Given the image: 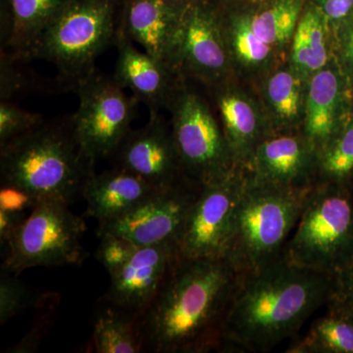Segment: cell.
I'll return each instance as SVG.
<instances>
[{
	"mask_svg": "<svg viewBox=\"0 0 353 353\" xmlns=\"http://www.w3.org/2000/svg\"><path fill=\"white\" fill-rule=\"evenodd\" d=\"M239 276L226 259L180 255L157 296L137 317L143 352L220 350Z\"/></svg>",
	"mask_w": 353,
	"mask_h": 353,
	"instance_id": "1",
	"label": "cell"
},
{
	"mask_svg": "<svg viewBox=\"0 0 353 353\" xmlns=\"http://www.w3.org/2000/svg\"><path fill=\"white\" fill-rule=\"evenodd\" d=\"M334 278L280 259L240 274L220 350L268 352L296 336L309 317L327 306Z\"/></svg>",
	"mask_w": 353,
	"mask_h": 353,
	"instance_id": "2",
	"label": "cell"
},
{
	"mask_svg": "<svg viewBox=\"0 0 353 353\" xmlns=\"http://www.w3.org/2000/svg\"><path fill=\"white\" fill-rule=\"evenodd\" d=\"M94 172L83 154L71 121L46 123L0 143L1 185L25 190L37 203L54 201L72 204L82 196Z\"/></svg>",
	"mask_w": 353,
	"mask_h": 353,
	"instance_id": "3",
	"label": "cell"
},
{
	"mask_svg": "<svg viewBox=\"0 0 353 353\" xmlns=\"http://www.w3.org/2000/svg\"><path fill=\"white\" fill-rule=\"evenodd\" d=\"M312 189L256 182L246 171L224 259L239 274H245L283 256Z\"/></svg>",
	"mask_w": 353,
	"mask_h": 353,
	"instance_id": "4",
	"label": "cell"
},
{
	"mask_svg": "<svg viewBox=\"0 0 353 353\" xmlns=\"http://www.w3.org/2000/svg\"><path fill=\"white\" fill-rule=\"evenodd\" d=\"M124 0H72L28 50L24 60L50 62L58 82L76 88L92 75L95 61L116 44Z\"/></svg>",
	"mask_w": 353,
	"mask_h": 353,
	"instance_id": "5",
	"label": "cell"
},
{
	"mask_svg": "<svg viewBox=\"0 0 353 353\" xmlns=\"http://www.w3.org/2000/svg\"><path fill=\"white\" fill-rule=\"evenodd\" d=\"M284 256L333 278L353 263L352 180L316 183Z\"/></svg>",
	"mask_w": 353,
	"mask_h": 353,
	"instance_id": "6",
	"label": "cell"
},
{
	"mask_svg": "<svg viewBox=\"0 0 353 353\" xmlns=\"http://www.w3.org/2000/svg\"><path fill=\"white\" fill-rule=\"evenodd\" d=\"M85 220L61 201L38 202L4 248L2 269L14 275L34 267L81 265Z\"/></svg>",
	"mask_w": 353,
	"mask_h": 353,
	"instance_id": "7",
	"label": "cell"
},
{
	"mask_svg": "<svg viewBox=\"0 0 353 353\" xmlns=\"http://www.w3.org/2000/svg\"><path fill=\"white\" fill-rule=\"evenodd\" d=\"M168 108L174 143L189 180L202 187L238 168L222 127L199 94L179 87Z\"/></svg>",
	"mask_w": 353,
	"mask_h": 353,
	"instance_id": "8",
	"label": "cell"
},
{
	"mask_svg": "<svg viewBox=\"0 0 353 353\" xmlns=\"http://www.w3.org/2000/svg\"><path fill=\"white\" fill-rule=\"evenodd\" d=\"M74 92L79 108L70 121L83 154L94 165L112 158L132 130L139 101L128 95L114 76L97 71Z\"/></svg>",
	"mask_w": 353,
	"mask_h": 353,
	"instance_id": "9",
	"label": "cell"
},
{
	"mask_svg": "<svg viewBox=\"0 0 353 353\" xmlns=\"http://www.w3.org/2000/svg\"><path fill=\"white\" fill-rule=\"evenodd\" d=\"M245 181V168L238 167L229 176L202 185L179 238L181 256L224 259Z\"/></svg>",
	"mask_w": 353,
	"mask_h": 353,
	"instance_id": "10",
	"label": "cell"
},
{
	"mask_svg": "<svg viewBox=\"0 0 353 353\" xmlns=\"http://www.w3.org/2000/svg\"><path fill=\"white\" fill-rule=\"evenodd\" d=\"M230 52L219 8L210 0L185 7L176 39L174 69L219 85L229 68Z\"/></svg>",
	"mask_w": 353,
	"mask_h": 353,
	"instance_id": "11",
	"label": "cell"
},
{
	"mask_svg": "<svg viewBox=\"0 0 353 353\" xmlns=\"http://www.w3.org/2000/svg\"><path fill=\"white\" fill-rule=\"evenodd\" d=\"M201 185L183 179L158 190L138 208L104 226L97 234H114L126 238L138 246L176 243L182 234Z\"/></svg>",
	"mask_w": 353,
	"mask_h": 353,
	"instance_id": "12",
	"label": "cell"
},
{
	"mask_svg": "<svg viewBox=\"0 0 353 353\" xmlns=\"http://www.w3.org/2000/svg\"><path fill=\"white\" fill-rule=\"evenodd\" d=\"M179 257L176 243L139 246L132 259L110 276L102 301L138 317L157 296Z\"/></svg>",
	"mask_w": 353,
	"mask_h": 353,
	"instance_id": "13",
	"label": "cell"
},
{
	"mask_svg": "<svg viewBox=\"0 0 353 353\" xmlns=\"http://www.w3.org/2000/svg\"><path fill=\"white\" fill-rule=\"evenodd\" d=\"M112 158L122 167L163 189L188 179L171 129L160 114H150V121L141 129L131 130Z\"/></svg>",
	"mask_w": 353,
	"mask_h": 353,
	"instance_id": "14",
	"label": "cell"
},
{
	"mask_svg": "<svg viewBox=\"0 0 353 353\" xmlns=\"http://www.w3.org/2000/svg\"><path fill=\"white\" fill-rule=\"evenodd\" d=\"M256 182L309 189L318 183V154L303 134L267 136L255 148L246 167Z\"/></svg>",
	"mask_w": 353,
	"mask_h": 353,
	"instance_id": "15",
	"label": "cell"
},
{
	"mask_svg": "<svg viewBox=\"0 0 353 353\" xmlns=\"http://www.w3.org/2000/svg\"><path fill=\"white\" fill-rule=\"evenodd\" d=\"M183 10L165 0H124L118 39L139 44L175 71L174 57Z\"/></svg>",
	"mask_w": 353,
	"mask_h": 353,
	"instance_id": "16",
	"label": "cell"
},
{
	"mask_svg": "<svg viewBox=\"0 0 353 353\" xmlns=\"http://www.w3.org/2000/svg\"><path fill=\"white\" fill-rule=\"evenodd\" d=\"M118 58L114 78L123 88H129L139 102L148 106L150 114H158L169 104L180 85L176 72L163 62L138 50L132 41L118 39Z\"/></svg>",
	"mask_w": 353,
	"mask_h": 353,
	"instance_id": "17",
	"label": "cell"
},
{
	"mask_svg": "<svg viewBox=\"0 0 353 353\" xmlns=\"http://www.w3.org/2000/svg\"><path fill=\"white\" fill-rule=\"evenodd\" d=\"M159 188L119 166L94 173L83 188L88 217L99 226L119 219L153 196Z\"/></svg>",
	"mask_w": 353,
	"mask_h": 353,
	"instance_id": "18",
	"label": "cell"
},
{
	"mask_svg": "<svg viewBox=\"0 0 353 353\" xmlns=\"http://www.w3.org/2000/svg\"><path fill=\"white\" fill-rule=\"evenodd\" d=\"M72 0H2L1 41L15 59L28 50L63 13Z\"/></svg>",
	"mask_w": 353,
	"mask_h": 353,
	"instance_id": "19",
	"label": "cell"
},
{
	"mask_svg": "<svg viewBox=\"0 0 353 353\" xmlns=\"http://www.w3.org/2000/svg\"><path fill=\"white\" fill-rule=\"evenodd\" d=\"M341 83L334 69L316 72L310 79L304 108L303 136L319 153L341 131Z\"/></svg>",
	"mask_w": 353,
	"mask_h": 353,
	"instance_id": "20",
	"label": "cell"
},
{
	"mask_svg": "<svg viewBox=\"0 0 353 353\" xmlns=\"http://www.w3.org/2000/svg\"><path fill=\"white\" fill-rule=\"evenodd\" d=\"M222 129L239 167H246L255 148L266 138V129L252 102L232 90H220L216 94Z\"/></svg>",
	"mask_w": 353,
	"mask_h": 353,
	"instance_id": "21",
	"label": "cell"
},
{
	"mask_svg": "<svg viewBox=\"0 0 353 353\" xmlns=\"http://www.w3.org/2000/svg\"><path fill=\"white\" fill-rule=\"evenodd\" d=\"M88 353H141L143 345L137 317L101 301L92 321Z\"/></svg>",
	"mask_w": 353,
	"mask_h": 353,
	"instance_id": "22",
	"label": "cell"
},
{
	"mask_svg": "<svg viewBox=\"0 0 353 353\" xmlns=\"http://www.w3.org/2000/svg\"><path fill=\"white\" fill-rule=\"evenodd\" d=\"M289 353H353V314L327 305L326 313L311 324L301 338L292 341Z\"/></svg>",
	"mask_w": 353,
	"mask_h": 353,
	"instance_id": "23",
	"label": "cell"
},
{
	"mask_svg": "<svg viewBox=\"0 0 353 353\" xmlns=\"http://www.w3.org/2000/svg\"><path fill=\"white\" fill-rule=\"evenodd\" d=\"M306 0H260L245 9L255 34L272 48L282 46L296 32Z\"/></svg>",
	"mask_w": 353,
	"mask_h": 353,
	"instance_id": "24",
	"label": "cell"
},
{
	"mask_svg": "<svg viewBox=\"0 0 353 353\" xmlns=\"http://www.w3.org/2000/svg\"><path fill=\"white\" fill-rule=\"evenodd\" d=\"M218 8L228 50H232L236 60L252 68L266 63L273 48L253 31L245 9L241 6Z\"/></svg>",
	"mask_w": 353,
	"mask_h": 353,
	"instance_id": "25",
	"label": "cell"
},
{
	"mask_svg": "<svg viewBox=\"0 0 353 353\" xmlns=\"http://www.w3.org/2000/svg\"><path fill=\"white\" fill-rule=\"evenodd\" d=\"M304 81L292 68L276 72L267 81L265 95L279 129L294 126L303 117Z\"/></svg>",
	"mask_w": 353,
	"mask_h": 353,
	"instance_id": "26",
	"label": "cell"
},
{
	"mask_svg": "<svg viewBox=\"0 0 353 353\" xmlns=\"http://www.w3.org/2000/svg\"><path fill=\"white\" fill-rule=\"evenodd\" d=\"M353 180V123L318 153V183Z\"/></svg>",
	"mask_w": 353,
	"mask_h": 353,
	"instance_id": "27",
	"label": "cell"
},
{
	"mask_svg": "<svg viewBox=\"0 0 353 353\" xmlns=\"http://www.w3.org/2000/svg\"><path fill=\"white\" fill-rule=\"evenodd\" d=\"M13 274L1 268L0 272V325L24 312L36 303L24 283L13 277Z\"/></svg>",
	"mask_w": 353,
	"mask_h": 353,
	"instance_id": "28",
	"label": "cell"
},
{
	"mask_svg": "<svg viewBox=\"0 0 353 353\" xmlns=\"http://www.w3.org/2000/svg\"><path fill=\"white\" fill-rule=\"evenodd\" d=\"M44 122L41 114L31 112L11 103L0 102V143L17 138Z\"/></svg>",
	"mask_w": 353,
	"mask_h": 353,
	"instance_id": "29",
	"label": "cell"
},
{
	"mask_svg": "<svg viewBox=\"0 0 353 353\" xmlns=\"http://www.w3.org/2000/svg\"><path fill=\"white\" fill-rule=\"evenodd\" d=\"M99 238L101 241L95 256L108 272L109 276L120 270L139 248L131 241L117 234H104Z\"/></svg>",
	"mask_w": 353,
	"mask_h": 353,
	"instance_id": "30",
	"label": "cell"
},
{
	"mask_svg": "<svg viewBox=\"0 0 353 353\" xmlns=\"http://www.w3.org/2000/svg\"><path fill=\"white\" fill-rule=\"evenodd\" d=\"M15 59L6 51H1V66H0V99L10 101L14 95L29 88V79L14 66Z\"/></svg>",
	"mask_w": 353,
	"mask_h": 353,
	"instance_id": "31",
	"label": "cell"
},
{
	"mask_svg": "<svg viewBox=\"0 0 353 353\" xmlns=\"http://www.w3.org/2000/svg\"><path fill=\"white\" fill-rule=\"evenodd\" d=\"M327 305L338 306L353 314V263L334 278L333 290Z\"/></svg>",
	"mask_w": 353,
	"mask_h": 353,
	"instance_id": "32",
	"label": "cell"
},
{
	"mask_svg": "<svg viewBox=\"0 0 353 353\" xmlns=\"http://www.w3.org/2000/svg\"><path fill=\"white\" fill-rule=\"evenodd\" d=\"M338 46L341 67L353 83V15L338 22Z\"/></svg>",
	"mask_w": 353,
	"mask_h": 353,
	"instance_id": "33",
	"label": "cell"
},
{
	"mask_svg": "<svg viewBox=\"0 0 353 353\" xmlns=\"http://www.w3.org/2000/svg\"><path fill=\"white\" fill-rule=\"evenodd\" d=\"M36 204V201L25 190L13 185H1L0 210L24 212L25 209H32Z\"/></svg>",
	"mask_w": 353,
	"mask_h": 353,
	"instance_id": "34",
	"label": "cell"
},
{
	"mask_svg": "<svg viewBox=\"0 0 353 353\" xmlns=\"http://www.w3.org/2000/svg\"><path fill=\"white\" fill-rule=\"evenodd\" d=\"M319 7L330 22L338 23L353 15V0H310Z\"/></svg>",
	"mask_w": 353,
	"mask_h": 353,
	"instance_id": "35",
	"label": "cell"
},
{
	"mask_svg": "<svg viewBox=\"0 0 353 353\" xmlns=\"http://www.w3.org/2000/svg\"><path fill=\"white\" fill-rule=\"evenodd\" d=\"M27 215L24 212H13V211L0 210V243L6 246L13 238L23 224Z\"/></svg>",
	"mask_w": 353,
	"mask_h": 353,
	"instance_id": "36",
	"label": "cell"
},
{
	"mask_svg": "<svg viewBox=\"0 0 353 353\" xmlns=\"http://www.w3.org/2000/svg\"><path fill=\"white\" fill-rule=\"evenodd\" d=\"M216 6L220 8H226V7H233L243 6V4L253 3V2L260 1V0H210Z\"/></svg>",
	"mask_w": 353,
	"mask_h": 353,
	"instance_id": "37",
	"label": "cell"
},
{
	"mask_svg": "<svg viewBox=\"0 0 353 353\" xmlns=\"http://www.w3.org/2000/svg\"><path fill=\"white\" fill-rule=\"evenodd\" d=\"M165 1L169 2L172 6H175L179 8L185 9L194 0H165Z\"/></svg>",
	"mask_w": 353,
	"mask_h": 353,
	"instance_id": "38",
	"label": "cell"
},
{
	"mask_svg": "<svg viewBox=\"0 0 353 353\" xmlns=\"http://www.w3.org/2000/svg\"><path fill=\"white\" fill-rule=\"evenodd\" d=\"M353 181V180H352Z\"/></svg>",
	"mask_w": 353,
	"mask_h": 353,
	"instance_id": "39",
	"label": "cell"
}]
</instances>
